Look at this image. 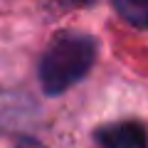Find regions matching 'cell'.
<instances>
[{
	"label": "cell",
	"mask_w": 148,
	"mask_h": 148,
	"mask_svg": "<svg viewBox=\"0 0 148 148\" xmlns=\"http://www.w3.org/2000/svg\"><path fill=\"white\" fill-rule=\"evenodd\" d=\"M114 8L136 30L148 27V0H114Z\"/></svg>",
	"instance_id": "cell-3"
},
{
	"label": "cell",
	"mask_w": 148,
	"mask_h": 148,
	"mask_svg": "<svg viewBox=\"0 0 148 148\" xmlns=\"http://www.w3.org/2000/svg\"><path fill=\"white\" fill-rule=\"evenodd\" d=\"M101 148H146V128L138 121L111 123L96 131Z\"/></svg>",
	"instance_id": "cell-2"
},
{
	"label": "cell",
	"mask_w": 148,
	"mask_h": 148,
	"mask_svg": "<svg viewBox=\"0 0 148 148\" xmlns=\"http://www.w3.org/2000/svg\"><path fill=\"white\" fill-rule=\"evenodd\" d=\"M74 3H89V0H74Z\"/></svg>",
	"instance_id": "cell-5"
},
{
	"label": "cell",
	"mask_w": 148,
	"mask_h": 148,
	"mask_svg": "<svg viewBox=\"0 0 148 148\" xmlns=\"http://www.w3.org/2000/svg\"><path fill=\"white\" fill-rule=\"evenodd\" d=\"M96 59V42L86 35L57 37L40 62V82L45 94L57 96L84 79Z\"/></svg>",
	"instance_id": "cell-1"
},
{
	"label": "cell",
	"mask_w": 148,
	"mask_h": 148,
	"mask_svg": "<svg viewBox=\"0 0 148 148\" xmlns=\"http://www.w3.org/2000/svg\"><path fill=\"white\" fill-rule=\"evenodd\" d=\"M17 148H45V146L32 141V138H22V141H17Z\"/></svg>",
	"instance_id": "cell-4"
}]
</instances>
